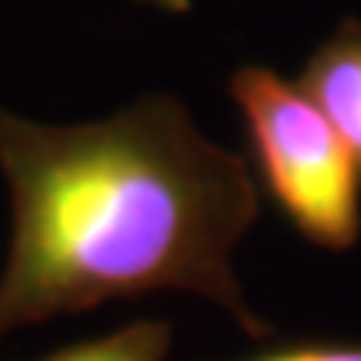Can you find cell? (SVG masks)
I'll list each match as a JSON object with an SVG mask.
<instances>
[{"label": "cell", "mask_w": 361, "mask_h": 361, "mask_svg": "<svg viewBox=\"0 0 361 361\" xmlns=\"http://www.w3.org/2000/svg\"><path fill=\"white\" fill-rule=\"evenodd\" d=\"M0 174L11 191L0 341L151 291H191L245 335H271L234 274V247L261 214L258 180L174 94H141L84 124L0 107Z\"/></svg>", "instance_id": "obj_1"}, {"label": "cell", "mask_w": 361, "mask_h": 361, "mask_svg": "<svg viewBox=\"0 0 361 361\" xmlns=\"http://www.w3.org/2000/svg\"><path fill=\"white\" fill-rule=\"evenodd\" d=\"M264 194L305 241L348 251L361 238V164L298 80L245 64L228 80Z\"/></svg>", "instance_id": "obj_2"}, {"label": "cell", "mask_w": 361, "mask_h": 361, "mask_svg": "<svg viewBox=\"0 0 361 361\" xmlns=\"http://www.w3.org/2000/svg\"><path fill=\"white\" fill-rule=\"evenodd\" d=\"M298 87L324 111L361 164V20L345 17L311 51Z\"/></svg>", "instance_id": "obj_3"}, {"label": "cell", "mask_w": 361, "mask_h": 361, "mask_svg": "<svg viewBox=\"0 0 361 361\" xmlns=\"http://www.w3.org/2000/svg\"><path fill=\"white\" fill-rule=\"evenodd\" d=\"M174 328L161 318H141L104 338L57 348L34 361H168Z\"/></svg>", "instance_id": "obj_4"}, {"label": "cell", "mask_w": 361, "mask_h": 361, "mask_svg": "<svg viewBox=\"0 0 361 361\" xmlns=\"http://www.w3.org/2000/svg\"><path fill=\"white\" fill-rule=\"evenodd\" d=\"M241 361H361V345H331V341H295Z\"/></svg>", "instance_id": "obj_5"}, {"label": "cell", "mask_w": 361, "mask_h": 361, "mask_svg": "<svg viewBox=\"0 0 361 361\" xmlns=\"http://www.w3.org/2000/svg\"><path fill=\"white\" fill-rule=\"evenodd\" d=\"M141 7H154L161 13H188L194 7V0H134Z\"/></svg>", "instance_id": "obj_6"}]
</instances>
